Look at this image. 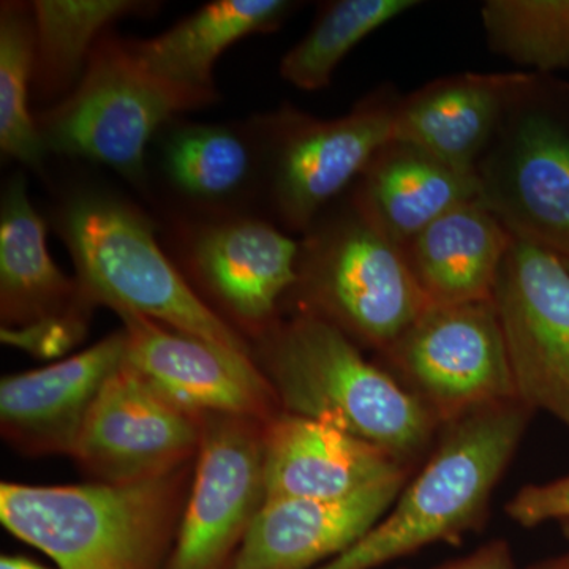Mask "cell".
Segmentation results:
<instances>
[{
    "instance_id": "cell-1",
    "label": "cell",
    "mask_w": 569,
    "mask_h": 569,
    "mask_svg": "<svg viewBox=\"0 0 569 569\" xmlns=\"http://www.w3.org/2000/svg\"><path fill=\"white\" fill-rule=\"evenodd\" d=\"M530 413L515 399L449 422L425 468L387 515L346 552L317 569H377L437 542H458L477 530Z\"/></svg>"
},
{
    "instance_id": "cell-2",
    "label": "cell",
    "mask_w": 569,
    "mask_h": 569,
    "mask_svg": "<svg viewBox=\"0 0 569 569\" xmlns=\"http://www.w3.org/2000/svg\"><path fill=\"white\" fill-rule=\"evenodd\" d=\"M264 358L288 413L339 427L403 462L429 445L440 425L410 388L310 310L268 336Z\"/></svg>"
},
{
    "instance_id": "cell-3",
    "label": "cell",
    "mask_w": 569,
    "mask_h": 569,
    "mask_svg": "<svg viewBox=\"0 0 569 569\" xmlns=\"http://www.w3.org/2000/svg\"><path fill=\"white\" fill-rule=\"evenodd\" d=\"M178 477L127 485L2 482L0 520L58 569H159L178 508Z\"/></svg>"
},
{
    "instance_id": "cell-4",
    "label": "cell",
    "mask_w": 569,
    "mask_h": 569,
    "mask_svg": "<svg viewBox=\"0 0 569 569\" xmlns=\"http://www.w3.org/2000/svg\"><path fill=\"white\" fill-rule=\"evenodd\" d=\"M66 239L86 299L250 356L244 340L204 305L156 241L152 223L114 197L86 193L63 208Z\"/></svg>"
},
{
    "instance_id": "cell-5",
    "label": "cell",
    "mask_w": 569,
    "mask_h": 569,
    "mask_svg": "<svg viewBox=\"0 0 569 569\" xmlns=\"http://www.w3.org/2000/svg\"><path fill=\"white\" fill-rule=\"evenodd\" d=\"M194 108L200 104L144 69L127 41L102 39L77 89L37 123L47 151L107 164L140 186L153 134Z\"/></svg>"
},
{
    "instance_id": "cell-6",
    "label": "cell",
    "mask_w": 569,
    "mask_h": 569,
    "mask_svg": "<svg viewBox=\"0 0 569 569\" xmlns=\"http://www.w3.org/2000/svg\"><path fill=\"white\" fill-rule=\"evenodd\" d=\"M318 313L388 351L429 307L406 249L358 212L301 246L299 280Z\"/></svg>"
},
{
    "instance_id": "cell-7",
    "label": "cell",
    "mask_w": 569,
    "mask_h": 569,
    "mask_svg": "<svg viewBox=\"0 0 569 569\" xmlns=\"http://www.w3.org/2000/svg\"><path fill=\"white\" fill-rule=\"evenodd\" d=\"M387 355L441 425L518 399L493 301L429 307Z\"/></svg>"
},
{
    "instance_id": "cell-8",
    "label": "cell",
    "mask_w": 569,
    "mask_h": 569,
    "mask_svg": "<svg viewBox=\"0 0 569 569\" xmlns=\"http://www.w3.org/2000/svg\"><path fill=\"white\" fill-rule=\"evenodd\" d=\"M516 395L569 430V269L552 250L512 233L493 295Z\"/></svg>"
},
{
    "instance_id": "cell-9",
    "label": "cell",
    "mask_w": 569,
    "mask_h": 569,
    "mask_svg": "<svg viewBox=\"0 0 569 569\" xmlns=\"http://www.w3.org/2000/svg\"><path fill=\"white\" fill-rule=\"evenodd\" d=\"M200 415L183 410L123 362L104 383L70 455L99 482L174 473L200 448Z\"/></svg>"
},
{
    "instance_id": "cell-10",
    "label": "cell",
    "mask_w": 569,
    "mask_h": 569,
    "mask_svg": "<svg viewBox=\"0 0 569 569\" xmlns=\"http://www.w3.org/2000/svg\"><path fill=\"white\" fill-rule=\"evenodd\" d=\"M250 419L204 426L197 475L164 569H220L266 500L264 433Z\"/></svg>"
},
{
    "instance_id": "cell-11",
    "label": "cell",
    "mask_w": 569,
    "mask_h": 569,
    "mask_svg": "<svg viewBox=\"0 0 569 569\" xmlns=\"http://www.w3.org/2000/svg\"><path fill=\"white\" fill-rule=\"evenodd\" d=\"M119 317L127 365L176 406L194 415L268 418L274 395L250 356L134 313Z\"/></svg>"
},
{
    "instance_id": "cell-12",
    "label": "cell",
    "mask_w": 569,
    "mask_h": 569,
    "mask_svg": "<svg viewBox=\"0 0 569 569\" xmlns=\"http://www.w3.org/2000/svg\"><path fill=\"white\" fill-rule=\"evenodd\" d=\"M392 104L369 103L343 118L295 119L277 152V208L295 230L310 227L325 204L392 144Z\"/></svg>"
},
{
    "instance_id": "cell-13",
    "label": "cell",
    "mask_w": 569,
    "mask_h": 569,
    "mask_svg": "<svg viewBox=\"0 0 569 569\" xmlns=\"http://www.w3.org/2000/svg\"><path fill=\"white\" fill-rule=\"evenodd\" d=\"M407 475L353 496L266 498L254 516L233 569H317L365 537L406 488Z\"/></svg>"
},
{
    "instance_id": "cell-14",
    "label": "cell",
    "mask_w": 569,
    "mask_h": 569,
    "mask_svg": "<svg viewBox=\"0 0 569 569\" xmlns=\"http://www.w3.org/2000/svg\"><path fill=\"white\" fill-rule=\"evenodd\" d=\"M123 362L122 329L56 365L3 377V436L24 451L71 452L97 396Z\"/></svg>"
},
{
    "instance_id": "cell-15",
    "label": "cell",
    "mask_w": 569,
    "mask_h": 569,
    "mask_svg": "<svg viewBox=\"0 0 569 569\" xmlns=\"http://www.w3.org/2000/svg\"><path fill=\"white\" fill-rule=\"evenodd\" d=\"M541 81L533 74L466 73L426 86L397 104L392 142L477 171L475 159L512 103L529 102Z\"/></svg>"
},
{
    "instance_id": "cell-16",
    "label": "cell",
    "mask_w": 569,
    "mask_h": 569,
    "mask_svg": "<svg viewBox=\"0 0 569 569\" xmlns=\"http://www.w3.org/2000/svg\"><path fill=\"white\" fill-rule=\"evenodd\" d=\"M402 475L403 460L318 419L284 413L264 432L266 498L332 500Z\"/></svg>"
},
{
    "instance_id": "cell-17",
    "label": "cell",
    "mask_w": 569,
    "mask_h": 569,
    "mask_svg": "<svg viewBox=\"0 0 569 569\" xmlns=\"http://www.w3.org/2000/svg\"><path fill=\"white\" fill-rule=\"evenodd\" d=\"M486 203L512 233L569 258V100L520 116L503 192Z\"/></svg>"
},
{
    "instance_id": "cell-18",
    "label": "cell",
    "mask_w": 569,
    "mask_h": 569,
    "mask_svg": "<svg viewBox=\"0 0 569 569\" xmlns=\"http://www.w3.org/2000/svg\"><path fill=\"white\" fill-rule=\"evenodd\" d=\"M190 249L212 293L249 326L268 323L284 291L299 280L301 244L261 220L209 224Z\"/></svg>"
},
{
    "instance_id": "cell-19",
    "label": "cell",
    "mask_w": 569,
    "mask_h": 569,
    "mask_svg": "<svg viewBox=\"0 0 569 569\" xmlns=\"http://www.w3.org/2000/svg\"><path fill=\"white\" fill-rule=\"evenodd\" d=\"M485 198L477 171L459 170L410 146H387L362 174L355 211L406 247L441 216Z\"/></svg>"
},
{
    "instance_id": "cell-20",
    "label": "cell",
    "mask_w": 569,
    "mask_h": 569,
    "mask_svg": "<svg viewBox=\"0 0 569 569\" xmlns=\"http://www.w3.org/2000/svg\"><path fill=\"white\" fill-rule=\"evenodd\" d=\"M512 231L485 198L451 209L403 247L430 306L493 301Z\"/></svg>"
},
{
    "instance_id": "cell-21",
    "label": "cell",
    "mask_w": 569,
    "mask_h": 569,
    "mask_svg": "<svg viewBox=\"0 0 569 569\" xmlns=\"http://www.w3.org/2000/svg\"><path fill=\"white\" fill-rule=\"evenodd\" d=\"M88 302L80 283L52 260L47 223L33 208L22 176L7 186L0 211V310L2 329L82 318Z\"/></svg>"
},
{
    "instance_id": "cell-22",
    "label": "cell",
    "mask_w": 569,
    "mask_h": 569,
    "mask_svg": "<svg viewBox=\"0 0 569 569\" xmlns=\"http://www.w3.org/2000/svg\"><path fill=\"white\" fill-rule=\"evenodd\" d=\"M290 9L284 0H216L153 39L127 43L153 77L203 107L216 96L220 56L246 37L274 31Z\"/></svg>"
},
{
    "instance_id": "cell-23",
    "label": "cell",
    "mask_w": 569,
    "mask_h": 569,
    "mask_svg": "<svg viewBox=\"0 0 569 569\" xmlns=\"http://www.w3.org/2000/svg\"><path fill=\"white\" fill-rule=\"evenodd\" d=\"M132 0H36L31 3L40 84L66 89L84 73L97 40L112 22L144 9ZM82 77V74H81Z\"/></svg>"
},
{
    "instance_id": "cell-24",
    "label": "cell",
    "mask_w": 569,
    "mask_h": 569,
    "mask_svg": "<svg viewBox=\"0 0 569 569\" xmlns=\"http://www.w3.org/2000/svg\"><path fill=\"white\" fill-rule=\"evenodd\" d=\"M417 6V0H340L331 3L312 31L283 56L280 74L302 91L325 89L348 52Z\"/></svg>"
},
{
    "instance_id": "cell-25",
    "label": "cell",
    "mask_w": 569,
    "mask_h": 569,
    "mask_svg": "<svg viewBox=\"0 0 569 569\" xmlns=\"http://www.w3.org/2000/svg\"><path fill=\"white\" fill-rule=\"evenodd\" d=\"M37 47L31 7L3 3L0 13V149L28 167H40L47 146L29 111Z\"/></svg>"
},
{
    "instance_id": "cell-26",
    "label": "cell",
    "mask_w": 569,
    "mask_h": 569,
    "mask_svg": "<svg viewBox=\"0 0 569 569\" xmlns=\"http://www.w3.org/2000/svg\"><path fill=\"white\" fill-rule=\"evenodd\" d=\"M481 20L497 54L539 73L569 69V0H489Z\"/></svg>"
},
{
    "instance_id": "cell-27",
    "label": "cell",
    "mask_w": 569,
    "mask_h": 569,
    "mask_svg": "<svg viewBox=\"0 0 569 569\" xmlns=\"http://www.w3.org/2000/svg\"><path fill=\"white\" fill-rule=\"evenodd\" d=\"M164 170L190 197L220 200L241 189L252 171V152L234 130L222 126H186L168 134Z\"/></svg>"
},
{
    "instance_id": "cell-28",
    "label": "cell",
    "mask_w": 569,
    "mask_h": 569,
    "mask_svg": "<svg viewBox=\"0 0 569 569\" xmlns=\"http://www.w3.org/2000/svg\"><path fill=\"white\" fill-rule=\"evenodd\" d=\"M507 512L526 529L541 526L550 520H569V475L568 477L529 485L509 500Z\"/></svg>"
},
{
    "instance_id": "cell-29",
    "label": "cell",
    "mask_w": 569,
    "mask_h": 569,
    "mask_svg": "<svg viewBox=\"0 0 569 569\" xmlns=\"http://www.w3.org/2000/svg\"><path fill=\"white\" fill-rule=\"evenodd\" d=\"M432 569H516L515 557L505 539H493L462 559Z\"/></svg>"
},
{
    "instance_id": "cell-30",
    "label": "cell",
    "mask_w": 569,
    "mask_h": 569,
    "mask_svg": "<svg viewBox=\"0 0 569 569\" xmlns=\"http://www.w3.org/2000/svg\"><path fill=\"white\" fill-rule=\"evenodd\" d=\"M0 569H52L22 556H2Z\"/></svg>"
},
{
    "instance_id": "cell-31",
    "label": "cell",
    "mask_w": 569,
    "mask_h": 569,
    "mask_svg": "<svg viewBox=\"0 0 569 569\" xmlns=\"http://www.w3.org/2000/svg\"><path fill=\"white\" fill-rule=\"evenodd\" d=\"M529 569H569V550L561 556L552 557V559L539 561Z\"/></svg>"
},
{
    "instance_id": "cell-32",
    "label": "cell",
    "mask_w": 569,
    "mask_h": 569,
    "mask_svg": "<svg viewBox=\"0 0 569 569\" xmlns=\"http://www.w3.org/2000/svg\"><path fill=\"white\" fill-rule=\"evenodd\" d=\"M561 527H563V533L567 535V538L569 539V520L561 522Z\"/></svg>"
},
{
    "instance_id": "cell-33",
    "label": "cell",
    "mask_w": 569,
    "mask_h": 569,
    "mask_svg": "<svg viewBox=\"0 0 569 569\" xmlns=\"http://www.w3.org/2000/svg\"><path fill=\"white\" fill-rule=\"evenodd\" d=\"M561 260L565 261V264H567V268L569 269V258H561Z\"/></svg>"
},
{
    "instance_id": "cell-34",
    "label": "cell",
    "mask_w": 569,
    "mask_h": 569,
    "mask_svg": "<svg viewBox=\"0 0 569 569\" xmlns=\"http://www.w3.org/2000/svg\"><path fill=\"white\" fill-rule=\"evenodd\" d=\"M228 569H233V568H231V567H230V568H228Z\"/></svg>"
}]
</instances>
